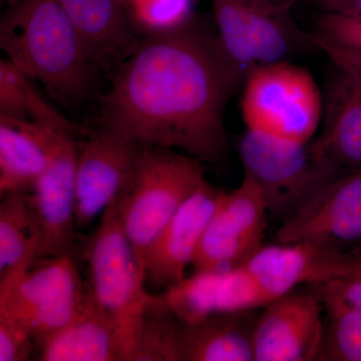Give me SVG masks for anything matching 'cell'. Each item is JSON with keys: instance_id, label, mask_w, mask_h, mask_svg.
I'll use <instances>...</instances> for the list:
<instances>
[{"instance_id": "obj_25", "label": "cell", "mask_w": 361, "mask_h": 361, "mask_svg": "<svg viewBox=\"0 0 361 361\" xmlns=\"http://www.w3.org/2000/svg\"><path fill=\"white\" fill-rule=\"evenodd\" d=\"M312 288L319 294L325 313L319 361H361V310L332 292Z\"/></svg>"}, {"instance_id": "obj_1", "label": "cell", "mask_w": 361, "mask_h": 361, "mask_svg": "<svg viewBox=\"0 0 361 361\" xmlns=\"http://www.w3.org/2000/svg\"><path fill=\"white\" fill-rule=\"evenodd\" d=\"M240 77L217 37L191 23L147 35L118 66L99 125L219 164L227 152L226 104Z\"/></svg>"}, {"instance_id": "obj_11", "label": "cell", "mask_w": 361, "mask_h": 361, "mask_svg": "<svg viewBox=\"0 0 361 361\" xmlns=\"http://www.w3.org/2000/svg\"><path fill=\"white\" fill-rule=\"evenodd\" d=\"M319 294L293 291L264 306L253 334L255 361L319 360L325 331Z\"/></svg>"}, {"instance_id": "obj_16", "label": "cell", "mask_w": 361, "mask_h": 361, "mask_svg": "<svg viewBox=\"0 0 361 361\" xmlns=\"http://www.w3.org/2000/svg\"><path fill=\"white\" fill-rule=\"evenodd\" d=\"M336 68L327 90L325 125L310 151L326 167L361 168V82Z\"/></svg>"}, {"instance_id": "obj_3", "label": "cell", "mask_w": 361, "mask_h": 361, "mask_svg": "<svg viewBox=\"0 0 361 361\" xmlns=\"http://www.w3.org/2000/svg\"><path fill=\"white\" fill-rule=\"evenodd\" d=\"M205 180V167L193 157L142 145L127 182L114 201L123 231L142 266L149 247Z\"/></svg>"}, {"instance_id": "obj_2", "label": "cell", "mask_w": 361, "mask_h": 361, "mask_svg": "<svg viewBox=\"0 0 361 361\" xmlns=\"http://www.w3.org/2000/svg\"><path fill=\"white\" fill-rule=\"evenodd\" d=\"M6 58L54 96L82 101L94 85L97 66L59 0H20L0 20Z\"/></svg>"}, {"instance_id": "obj_6", "label": "cell", "mask_w": 361, "mask_h": 361, "mask_svg": "<svg viewBox=\"0 0 361 361\" xmlns=\"http://www.w3.org/2000/svg\"><path fill=\"white\" fill-rule=\"evenodd\" d=\"M322 106L314 78L302 68L280 61L247 73L242 97L246 127L308 142L322 121Z\"/></svg>"}, {"instance_id": "obj_32", "label": "cell", "mask_w": 361, "mask_h": 361, "mask_svg": "<svg viewBox=\"0 0 361 361\" xmlns=\"http://www.w3.org/2000/svg\"><path fill=\"white\" fill-rule=\"evenodd\" d=\"M323 13L361 16V0H319Z\"/></svg>"}, {"instance_id": "obj_5", "label": "cell", "mask_w": 361, "mask_h": 361, "mask_svg": "<svg viewBox=\"0 0 361 361\" xmlns=\"http://www.w3.org/2000/svg\"><path fill=\"white\" fill-rule=\"evenodd\" d=\"M240 158L244 176L260 188L268 212L287 217L320 188L348 173L322 165L308 142L257 128L246 127Z\"/></svg>"}, {"instance_id": "obj_20", "label": "cell", "mask_w": 361, "mask_h": 361, "mask_svg": "<svg viewBox=\"0 0 361 361\" xmlns=\"http://www.w3.org/2000/svg\"><path fill=\"white\" fill-rule=\"evenodd\" d=\"M49 161L44 123L0 116V195L30 192Z\"/></svg>"}, {"instance_id": "obj_28", "label": "cell", "mask_w": 361, "mask_h": 361, "mask_svg": "<svg viewBox=\"0 0 361 361\" xmlns=\"http://www.w3.org/2000/svg\"><path fill=\"white\" fill-rule=\"evenodd\" d=\"M37 351L35 338L23 323L0 310V361H25Z\"/></svg>"}, {"instance_id": "obj_21", "label": "cell", "mask_w": 361, "mask_h": 361, "mask_svg": "<svg viewBox=\"0 0 361 361\" xmlns=\"http://www.w3.org/2000/svg\"><path fill=\"white\" fill-rule=\"evenodd\" d=\"M39 226L26 192H11L0 204V292L37 262Z\"/></svg>"}, {"instance_id": "obj_22", "label": "cell", "mask_w": 361, "mask_h": 361, "mask_svg": "<svg viewBox=\"0 0 361 361\" xmlns=\"http://www.w3.org/2000/svg\"><path fill=\"white\" fill-rule=\"evenodd\" d=\"M183 324L164 292L149 294L140 316L130 361H182Z\"/></svg>"}, {"instance_id": "obj_7", "label": "cell", "mask_w": 361, "mask_h": 361, "mask_svg": "<svg viewBox=\"0 0 361 361\" xmlns=\"http://www.w3.org/2000/svg\"><path fill=\"white\" fill-rule=\"evenodd\" d=\"M85 292L73 254L44 259L0 292V310L23 323L37 346L75 317Z\"/></svg>"}, {"instance_id": "obj_29", "label": "cell", "mask_w": 361, "mask_h": 361, "mask_svg": "<svg viewBox=\"0 0 361 361\" xmlns=\"http://www.w3.org/2000/svg\"><path fill=\"white\" fill-rule=\"evenodd\" d=\"M315 35L341 47L361 51V16L323 13L316 23Z\"/></svg>"}, {"instance_id": "obj_30", "label": "cell", "mask_w": 361, "mask_h": 361, "mask_svg": "<svg viewBox=\"0 0 361 361\" xmlns=\"http://www.w3.org/2000/svg\"><path fill=\"white\" fill-rule=\"evenodd\" d=\"M312 42L322 49L339 70L361 82V51L341 47L314 35Z\"/></svg>"}, {"instance_id": "obj_34", "label": "cell", "mask_w": 361, "mask_h": 361, "mask_svg": "<svg viewBox=\"0 0 361 361\" xmlns=\"http://www.w3.org/2000/svg\"><path fill=\"white\" fill-rule=\"evenodd\" d=\"M276 1L283 2V4H287L286 0H276Z\"/></svg>"}, {"instance_id": "obj_9", "label": "cell", "mask_w": 361, "mask_h": 361, "mask_svg": "<svg viewBox=\"0 0 361 361\" xmlns=\"http://www.w3.org/2000/svg\"><path fill=\"white\" fill-rule=\"evenodd\" d=\"M268 213L258 185L244 176L234 191L223 194L195 255L193 273L234 269L262 247Z\"/></svg>"}, {"instance_id": "obj_35", "label": "cell", "mask_w": 361, "mask_h": 361, "mask_svg": "<svg viewBox=\"0 0 361 361\" xmlns=\"http://www.w3.org/2000/svg\"><path fill=\"white\" fill-rule=\"evenodd\" d=\"M360 250H361V243H360Z\"/></svg>"}, {"instance_id": "obj_24", "label": "cell", "mask_w": 361, "mask_h": 361, "mask_svg": "<svg viewBox=\"0 0 361 361\" xmlns=\"http://www.w3.org/2000/svg\"><path fill=\"white\" fill-rule=\"evenodd\" d=\"M30 80L8 59H0V116L75 129L40 96Z\"/></svg>"}, {"instance_id": "obj_23", "label": "cell", "mask_w": 361, "mask_h": 361, "mask_svg": "<svg viewBox=\"0 0 361 361\" xmlns=\"http://www.w3.org/2000/svg\"><path fill=\"white\" fill-rule=\"evenodd\" d=\"M257 65L280 63L297 39L287 14L288 4L276 0H241Z\"/></svg>"}, {"instance_id": "obj_33", "label": "cell", "mask_w": 361, "mask_h": 361, "mask_svg": "<svg viewBox=\"0 0 361 361\" xmlns=\"http://www.w3.org/2000/svg\"><path fill=\"white\" fill-rule=\"evenodd\" d=\"M2 6H6L7 7L13 6V4H18L20 0H0Z\"/></svg>"}, {"instance_id": "obj_19", "label": "cell", "mask_w": 361, "mask_h": 361, "mask_svg": "<svg viewBox=\"0 0 361 361\" xmlns=\"http://www.w3.org/2000/svg\"><path fill=\"white\" fill-rule=\"evenodd\" d=\"M254 310L208 316L183 324L182 361H255Z\"/></svg>"}, {"instance_id": "obj_8", "label": "cell", "mask_w": 361, "mask_h": 361, "mask_svg": "<svg viewBox=\"0 0 361 361\" xmlns=\"http://www.w3.org/2000/svg\"><path fill=\"white\" fill-rule=\"evenodd\" d=\"M49 165L32 190L26 192L40 233L37 263L44 259L73 254L75 226V176L78 130L47 125Z\"/></svg>"}, {"instance_id": "obj_12", "label": "cell", "mask_w": 361, "mask_h": 361, "mask_svg": "<svg viewBox=\"0 0 361 361\" xmlns=\"http://www.w3.org/2000/svg\"><path fill=\"white\" fill-rule=\"evenodd\" d=\"M277 238L332 247L361 240V172L346 173L320 188L287 217Z\"/></svg>"}, {"instance_id": "obj_26", "label": "cell", "mask_w": 361, "mask_h": 361, "mask_svg": "<svg viewBox=\"0 0 361 361\" xmlns=\"http://www.w3.org/2000/svg\"><path fill=\"white\" fill-rule=\"evenodd\" d=\"M214 18L221 47L233 66L242 73L257 66L247 28L241 0H212Z\"/></svg>"}, {"instance_id": "obj_31", "label": "cell", "mask_w": 361, "mask_h": 361, "mask_svg": "<svg viewBox=\"0 0 361 361\" xmlns=\"http://www.w3.org/2000/svg\"><path fill=\"white\" fill-rule=\"evenodd\" d=\"M341 297L349 305L361 310V261L356 259L350 269L329 283L313 285Z\"/></svg>"}, {"instance_id": "obj_15", "label": "cell", "mask_w": 361, "mask_h": 361, "mask_svg": "<svg viewBox=\"0 0 361 361\" xmlns=\"http://www.w3.org/2000/svg\"><path fill=\"white\" fill-rule=\"evenodd\" d=\"M164 294L171 308L185 322L223 313L256 310L271 302L244 266L193 273Z\"/></svg>"}, {"instance_id": "obj_4", "label": "cell", "mask_w": 361, "mask_h": 361, "mask_svg": "<svg viewBox=\"0 0 361 361\" xmlns=\"http://www.w3.org/2000/svg\"><path fill=\"white\" fill-rule=\"evenodd\" d=\"M85 287L109 316L130 361L142 307L149 295L146 272L123 231L115 204H111L84 251Z\"/></svg>"}, {"instance_id": "obj_10", "label": "cell", "mask_w": 361, "mask_h": 361, "mask_svg": "<svg viewBox=\"0 0 361 361\" xmlns=\"http://www.w3.org/2000/svg\"><path fill=\"white\" fill-rule=\"evenodd\" d=\"M142 144L99 125L78 144L75 226L85 230L116 200L134 168Z\"/></svg>"}, {"instance_id": "obj_27", "label": "cell", "mask_w": 361, "mask_h": 361, "mask_svg": "<svg viewBox=\"0 0 361 361\" xmlns=\"http://www.w3.org/2000/svg\"><path fill=\"white\" fill-rule=\"evenodd\" d=\"M193 0H134V18L147 35L173 32L191 23Z\"/></svg>"}, {"instance_id": "obj_13", "label": "cell", "mask_w": 361, "mask_h": 361, "mask_svg": "<svg viewBox=\"0 0 361 361\" xmlns=\"http://www.w3.org/2000/svg\"><path fill=\"white\" fill-rule=\"evenodd\" d=\"M223 194L206 180L164 228L144 259L146 284L152 289L167 290L184 279Z\"/></svg>"}, {"instance_id": "obj_17", "label": "cell", "mask_w": 361, "mask_h": 361, "mask_svg": "<svg viewBox=\"0 0 361 361\" xmlns=\"http://www.w3.org/2000/svg\"><path fill=\"white\" fill-rule=\"evenodd\" d=\"M37 351L40 361H128L115 325L87 287L75 317L39 343Z\"/></svg>"}, {"instance_id": "obj_14", "label": "cell", "mask_w": 361, "mask_h": 361, "mask_svg": "<svg viewBox=\"0 0 361 361\" xmlns=\"http://www.w3.org/2000/svg\"><path fill=\"white\" fill-rule=\"evenodd\" d=\"M356 261L337 247L299 242L262 246L244 266L273 301L298 285L329 283L343 276Z\"/></svg>"}, {"instance_id": "obj_18", "label": "cell", "mask_w": 361, "mask_h": 361, "mask_svg": "<svg viewBox=\"0 0 361 361\" xmlns=\"http://www.w3.org/2000/svg\"><path fill=\"white\" fill-rule=\"evenodd\" d=\"M59 1L97 68L120 66L139 42L133 35L121 0Z\"/></svg>"}]
</instances>
